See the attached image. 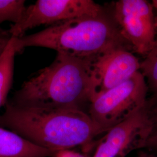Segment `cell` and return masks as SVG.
Wrapping results in <instances>:
<instances>
[{
	"label": "cell",
	"mask_w": 157,
	"mask_h": 157,
	"mask_svg": "<svg viewBox=\"0 0 157 157\" xmlns=\"http://www.w3.org/2000/svg\"><path fill=\"white\" fill-rule=\"evenodd\" d=\"M0 126L32 143L57 153L89 145L104 133L81 109L21 106L7 103L0 115Z\"/></svg>",
	"instance_id": "cell-1"
},
{
	"label": "cell",
	"mask_w": 157,
	"mask_h": 157,
	"mask_svg": "<svg viewBox=\"0 0 157 157\" xmlns=\"http://www.w3.org/2000/svg\"><path fill=\"white\" fill-rule=\"evenodd\" d=\"M90 58L58 53L50 66L23 84L12 104L82 109L81 105L91 99Z\"/></svg>",
	"instance_id": "cell-2"
},
{
	"label": "cell",
	"mask_w": 157,
	"mask_h": 157,
	"mask_svg": "<svg viewBox=\"0 0 157 157\" xmlns=\"http://www.w3.org/2000/svg\"><path fill=\"white\" fill-rule=\"evenodd\" d=\"M116 25L105 12L98 16L73 18L39 32L16 37L17 51L39 47L73 57L90 58L124 46V39Z\"/></svg>",
	"instance_id": "cell-3"
},
{
	"label": "cell",
	"mask_w": 157,
	"mask_h": 157,
	"mask_svg": "<svg viewBox=\"0 0 157 157\" xmlns=\"http://www.w3.org/2000/svg\"><path fill=\"white\" fill-rule=\"evenodd\" d=\"M147 91L146 80L139 71L91 100L88 114L104 133L144 107Z\"/></svg>",
	"instance_id": "cell-4"
},
{
	"label": "cell",
	"mask_w": 157,
	"mask_h": 157,
	"mask_svg": "<svg viewBox=\"0 0 157 157\" xmlns=\"http://www.w3.org/2000/svg\"><path fill=\"white\" fill-rule=\"evenodd\" d=\"M152 4L146 0H120L113 7V21L135 52L147 55L154 44L157 20Z\"/></svg>",
	"instance_id": "cell-5"
},
{
	"label": "cell",
	"mask_w": 157,
	"mask_h": 157,
	"mask_svg": "<svg viewBox=\"0 0 157 157\" xmlns=\"http://www.w3.org/2000/svg\"><path fill=\"white\" fill-rule=\"evenodd\" d=\"M153 132L152 111L147 103L129 118L107 130L93 157H126L145 148Z\"/></svg>",
	"instance_id": "cell-6"
},
{
	"label": "cell",
	"mask_w": 157,
	"mask_h": 157,
	"mask_svg": "<svg viewBox=\"0 0 157 157\" xmlns=\"http://www.w3.org/2000/svg\"><path fill=\"white\" fill-rule=\"evenodd\" d=\"M105 12L91 0H38L26 8L21 20L8 30L12 37H20L30 29L84 16H98Z\"/></svg>",
	"instance_id": "cell-7"
},
{
	"label": "cell",
	"mask_w": 157,
	"mask_h": 157,
	"mask_svg": "<svg viewBox=\"0 0 157 157\" xmlns=\"http://www.w3.org/2000/svg\"><path fill=\"white\" fill-rule=\"evenodd\" d=\"M90 102L128 80L140 71V67L137 57L124 46L113 48L90 58Z\"/></svg>",
	"instance_id": "cell-8"
},
{
	"label": "cell",
	"mask_w": 157,
	"mask_h": 157,
	"mask_svg": "<svg viewBox=\"0 0 157 157\" xmlns=\"http://www.w3.org/2000/svg\"><path fill=\"white\" fill-rule=\"evenodd\" d=\"M56 154L0 126V157H50Z\"/></svg>",
	"instance_id": "cell-9"
},
{
	"label": "cell",
	"mask_w": 157,
	"mask_h": 157,
	"mask_svg": "<svg viewBox=\"0 0 157 157\" xmlns=\"http://www.w3.org/2000/svg\"><path fill=\"white\" fill-rule=\"evenodd\" d=\"M16 37H12L0 56V108L5 105L13 82Z\"/></svg>",
	"instance_id": "cell-10"
},
{
	"label": "cell",
	"mask_w": 157,
	"mask_h": 157,
	"mask_svg": "<svg viewBox=\"0 0 157 157\" xmlns=\"http://www.w3.org/2000/svg\"><path fill=\"white\" fill-rule=\"evenodd\" d=\"M140 72L144 77L147 86L157 97V32L151 50L140 62Z\"/></svg>",
	"instance_id": "cell-11"
},
{
	"label": "cell",
	"mask_w": 157,
	"mask_h": 157,
	"mask_svg": "<svg viewBox=\"0 0 157 157\" xmlns=\"http://www.w3.org/2000/svg\"><path fill=\"white\" fill-rule=\"evenodd\" d=\"M26 10L24 0H0V23L19 22Z\"/></svg>",
	"instance_id": "cell-12"
},
{
	"label": "cell",
	"mask_w": 157,
	"mask_h": 157,
	"mask_svg": "<svg viewBox=\"0 0 157 157\" xmlns=\"http://www.w3.org/2000/svg\"><path fill=\"white\" fill-rule=\"evenodd\" d=\"M11 37V34L10 33L8 30H4L0 29V56L5 50Z\"/></svg>",
	"instance_id": "cell-13"
},
{
	"label": "cell",
	"mask_w": 157,
	"mask_h": 157,
	"mask_svg": "<svg viewBox=\"0 0 157 157\" xmlns=\"http://www.w3.org/2000/svg\"><path fill=\"white\" fill-rule=\"evenodd\" d=\"M54 157H86L83 155L71 150H64L58 152Z\"/></svg>",
	"instance_id": "cell-14"
},
{
	"label": "cell",
	"mask_w": 157,
	"mask_h": 157,
	"mask_svg": "<svg viewBox=\"0 0 157 157\" xmlns=\"http://www.w3.org/2000/svg\"><path fill=\"white\" fill-rule=\"evenodd\" d=\"M146 147L157 150V135H152L148 141Z\"/></svg>",
	"instance_id": "cell-15"
},
{
	"label": "cell",
	"mask_w": 157,
	"mask_h": 157,
	"mask_svg": "<svg viewBox=\"0 0 157 157\" xmlns=\"http://www.w3.org/2000/svg\"><path fill=\"white\" fill-rule=\"evenodd\" d=\"M152 120L153 123V132L152 135H157V108L152 112Z\"/></svg>",
	"instance_id": "cell-16"
},
{
	"label": "cell",
	"mask_w": 157,
	"mask_h": 157,
	"mask_svg": "<svg viewBox=\"0 0 157 157\" xmlns=\"http://www.w3.org/2000/svg\"><path fill=\"white\" fill-rule=\"evenodd\" d=\"M137 157H157V155H155L151 152L141 151L140 152L138 153Z\"/></svg>",
	"instance_id": "cell-17"
},
{
	"label": "cell",
	"mask_w": 157,
	"mask_h": 157,
	"mask_svg": "<svg viewBox=\"0 0 157 157\" xmlns=\"http://www.w3.org/2000/svg\"><path fill=\"white\" fill-rule=\"evenodd\" d=\"M152 5L153 6V7H154V8H155L157 10V0H154V1H152Z\"/></svg>",
	"instance_id": "cell-18"
}]
</instances>
